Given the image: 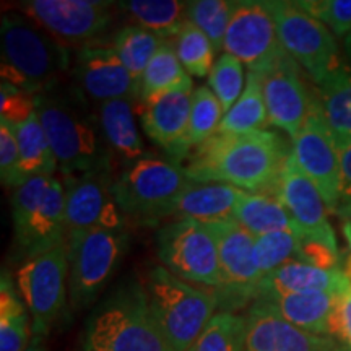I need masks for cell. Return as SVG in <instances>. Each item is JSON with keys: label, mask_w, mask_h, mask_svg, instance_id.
Masks as SVG:
<instances>
[{"label": "cell", "mask_w": 351, "mask_h": 351, "mask_svg": "<svg viewBox=\"0 0 351 351\" xmlns=\"http://www.w3.org/2000/svg\"><path fill=\"white\" fill-rule=\"evenodd\" d=\"M134 106H137V101L121 98L98 104L96 112L112 155L119 156L125 165L134 163L147 153L135 124Z\"/></svg>", "instance_id": "obj_25"}, {"label": "cell", "mask_w": 351, "mask_h": 351, "mask_svg": "<svg viewBox=\"0 0 351 351\" xmlns=\"http://www.w3.org/2000/svg\"><path fill=\"white\" fill-rule=\"evenodd\" d=\"M245 328L244 315L219 311L187 351H244Z\"/></svg>", "instance_id": "obj_34"}, {"label": "cell", "mask_w": 351, "mask_h": 351, "mask_svg": "<svg viewBox=\"0 0 351 351\" xmlns=\"http://www.w3.org/2000/svg\"><path fill=\"white\" fill-rule=\"evenodd\" d=\"M0 179L3 187L16 189L23 184L15 125L5 119H0Z\"/></svg>", "instance_id": "obj_41"}, {"label": "cell", "mask_w": 351, "mask_h": 351, "mask_svg": "<svg viewBox=\"0 0 351 351\" xmlns=\"http://www.w3.org/2000/svg\"><path fill=\"white\" fill-rule=\"evenodd\" d=\"M244 191L228 184L192 182L171 205L168 217L176 219H197L200 223L231 218Z\"/></svg>", "instance_id": "obj_23"}, {"label": "cell", "mask_w": 351, "mask_h": 351, "mask_svg": "<svg viewBox=\"0 0 351 351\" xmlns=\"http://www.w3.org/2000/svg\"><path fill=\"white\" fill-rule=\"evenodd\" d=\"M191 184L181 163L145 153L137 161L125 165L114 181L112 194L125 218L142 225H158Z\"/></svg>", "instance_id": "obj_6"}, {"label": "cell", "mask_w": 351, "mask_h": 351, "mask_svg": "<svg viewBox=\"0 0 351 351\" xmlns=\"http://www.w3.org/2000/svg\"><path fill=\"white\" fill-rule=\"evenodd\" d=\"M238 2L231 0H195L187 2V20L207 34L215 54L223 51L228 26Z\"/></svg>", "instance_id": "obj_35"}, {"label": "cell", "mask_w": 351, "mask_h": 351, "mask_svg": "<svg viewBox=\"0 0 351 351\" xmlns=\"http://www.w3.org/2000/svg\"><path fill=\"white\" fill-rule=\"evenodd\" d=\"M346 138H351V137H346Z\"/></svg>", "instance_id": "obj_47"}, {"label": "cell", "mask_w": 351, "mask_h": 351, "mask_svg": "<svg viewBox=\"0 0 351 351\" xmlns=\"http://www.w3.org/2000/svg\"><path fill=\"white\" fill-rule=\"evenodd\" d=\"M25 351H49L46 346V341H44V337H38V335H33L32 341H29L28 348Z\"/></svg>", "instance_id": "obj_45"}, {"label": "cell", "mask_w": 351, "mask_h": 351, "mask_svg": "<svg viewBox=\"0 0 351 351\" xmlns=\"http://www.w3.org/2000/svg\"><path fill=\"white\" fill-rule=\"evenodd\" d=\"M156 251L165 269L178 278L212 289L218 288V247L204 223L176 219L161 226L156 234Z\"/></svg>", "instance_id": "obj_12"}, {"label": "cell", "mask_w": 351, "mask_h": 351, "mask_svg": "<svg viewBox=\"0 0 351 351\" xmlns=\"http://www.w3.org/2000/svg\"><path fill=\"white\" fill-rule=\"evenodd\" d=\"M163 43L165 39L156 36L155 33L140 28L137 25H129L116 32L112 36L111 47L119 56L132 77L140 82L145 69Z\"/></svg>", "instance_id": "obj_33"}, {"label": "cell", "mask_w": 351, "mask_h": 351, "mask_svg": "<svg viewBox=\"0 0 351 351\" xmlns=\"http://www.w3.org/2000/svg\"><path fill=\"white\" fill-rule=\"evenodd\" d=\"M298 3L337 38L345 39L351 34V0H301Z\"/></svg>", "instance_id": "obj_40"}, {"label": "cell", "mask_w": 351, "mask_h": 351, "mask_svg": "<svg viewBox=\"0 0 351 351\" xmlns=\"http://www.w3.org/2000/svg\"><path fill=\"white\" fill-rule=\"evenodd\" d=\"M337 137L340 150L341 161V189H340V200L337 207V215L345 218L346 221H351V138Z\"/></svg>", "instance_id": "obj_43"}, {"label": "cell", "mask_w": 351, "mask_h": 351, "mask_svg": "<svg viewBox=\"0 0 351 351\" xmlns=\"http://www.w3.org/2000/svg\"><path fill=\"white\" fill-rule=\"evenodd\" d=\"M20 12L64 46H88L111 26L114 3L96 0H29Z\"/></svg>", "instance_id": "obj_14"}, {"label": "cell", "mask_w": 351, "mask_h": 351, "mask_svg": "<svg viewBox=\"0 0 351 351\" xmlns=\"http://www.w3.org/2000/svg\"><path fill=\"white\" fill-rule=\"evenodd\" d=\"M218 247L219 285L213 289L219 311L236 313L256 301L262 271L256 256V238L234 218L204 223Z\"/></svg>", "instance_id": "obj_10"}, {"label": "cell", "mask_w": 351, "mask_h": 351, "mask_svg": "<svg viewBox=\"0 0 351 351\" xmlns=\"http://www.w3.org/2000/svg\"><path fill=\"white\" fill-rule=\"evenodd\" d=\"M223 116H225V111L213 91L208 86L195 88L192 95V111L187 135L191 153L217 134Z\"/></svg>", "instance_id": "obj_37"}, {"label": "cell", "mask_w": 351, "mask_h": 351, "mask_svg": "<svg viewBox=\"0 0 351 351\" xmlns=\"http://www.w3.org/2000/svg\"><path fill=\"white\" fill-rule=\"evenodd\" d=\"M192 85L176 88L156 96L138 108L140 122L147 137L163 148L173 161L187 160L191 148L187 143L189 121L192 111Z\"/></svg>", "instance_id": "obj_20"}, {"label": "cell", "mask_w": 351, "mask_h": 351, "mask_svg": "<svg viewBox=\"0 0 351 351\" xmlns=\"http://www.w3.org/2000/svg\"><path fill=\"white\" fill-rule=\"evenodd\" d=\"M291 155L307 178L319 189L328 213H335L340 200L341 161L337 137L324 116L317 96L300 134L293 138Z\"/></svg>", "instance_id": "obj_13"}, {"label": "cell", "mask_w": 351, "mask_h": 351, "mask_svg": "<svg viewBox=\"0 0 351 351\" xmlns=\"http://www.w3.org/2000/svg\"><path fill=\"white\" fill-rule=\"evenodd\" d=\"M265 5L274 16L285 52L319 86L341 62L343 54L335 34L298 2L269 0Z\"/></svg>", "instance_id": "obj_9"}, {"label": "cell", "mask_w": 351, "mask_h": 351, "mask_svg": "<svg viewBox=\"0 0 351 351\" xmlns=\"http://www.w3.org/2000/svg\"><path fill=\"white\" fill-rule=\"evenodd\" d=\"M2 82L26 93L39 95L57 86L70 67L67 46L26 15L10 12L2 16Z\"/></svg>", "instance_id": "obj_4"}, {"label": "cell", "mask_w": 351, "mask_h": 351, "mask_svg": "<svg viewBox=\"0 0 351 351\" xmlns=\"http://www.w3.org/2000/svg\"><path fill=\"white\" fill-rule=\"evenodd\" d=\"M77 90L57 88L36 95V112L64 178L95 169H112V152L101 130L98 114L86 109Z\"/></svg>", "instance_id": "obj_2"}, {"label": "cell", "mask_w": 351, "mask_h": 351, "mask_svg": "<svg viewBox=\"0 0 351 351\" xmlns=\"http://www.w3.org/2000/svg\"><path fill=\"white\" fill-rule=\"evenodd\" d=\"M28 307L16 293L12 278L2 274L0 282V351H25L33 339Z\"/></svg>", "instance_id": "obj_30"}, {"label": "cell", "mask_w": 351, "mask_h": 351, "mask_svg": "<svg viewBox=\"0 0 351 351\" xmlns=\"http://www.w3.org/2000/svg\"><path fill=\"white\" fill-rule=\"evenodd\" d=\"M112 169H95L64 178L65 236L90 228L125 226V217L117 207L112 187Z\"/></svg>", "instance_id": "obj_17"}, {"label": "cell", "mask_w": 351, "mask_h": 351, "mask_svg": "<svg viewBox=\"0 0 351 351\" xmlns=\"http://www.w3.org/2000/svg\"><path fill=\"white\" fill-rule=\"evenodd\" d=\"M15 132L20 148L21 181L25 182L38 176H54L57 160L38 112L20 125H15Z\"/></svg>", "instance_id": "obj_32"}, {"label": "cell", "mask_w": 351, "mask_h": 351, "mask_svg": "<svg viewBox=\"0 0 351 351\" xmlns=\"http://www.w3.org/2000/svg\"><path fill=\"white\" fill-rule=\"evenodd\" d=\"M130 234L127 228H90L65 236L69 257V307L85 309L95 304L121 265Z\"/></svg>", "instance_id": "obj_8"}, {"label": "cell", "mask_w": 351, "mask_h": 351, "mask_svg": "<svg viewBox=\"0 0 351 351\" xmlns=\"http://www.w3.org/2000/svg\"><path fill=\"white\" fill-rule=\"evenodd\" d=\"M36 114V95L26 93L20 88L2 82L0 88V119L20 125Z\"/></svg>", "instance_id": "obj_42"}, {"label": "cell", "mask_w": 351, "mask_h": 351, "mask_svg": "<svg viewBox=\"0 0 351 351\" xmlns=\"http://www.w3.org/2000/svg\"><path fill=\"white\" fill-rule=\"evenodd\" d=\"M343 271L346 275V278H348V282L351 285V251L348 256H346V261H345V265H343Z\"/></svg>", "instance_id": "obj_46"}, {"label": "cell", "mask_w": 351, "mask_h": 351, "mask_svg": "<svg viewBox=\"0 0 351 351\" xmlns=\"http://www.w3.org/2000/svg\"><path fill=\"white\" fill-rule=\"evenodd\" d=\"M232 218L254 238L276 231H295L287 208L276 195L244 192L236 204Z\"/></svg>", "instance_id": "obj_28"}, {"label": "cell", "mask_w": 351, "mask_h": 351, "mask_svg": "<svg viewBox=\"0 0 351 351\" xmlns=\"http://www.w3.org/2000/svg\"><path fill=\"white\" fill-rule=\"evenodd\" d=\"M82 351H173L153 317L143 282L127 278L93 307Z\"/></svg>", "instance_id": "obj_3"}, {"label": "cell", "mask_w": 351, "mask_h": 351, "mask_svg": "<svg viewBox=\"0 0 351 351\" xmlns=\"http://www.w3.org/2000/svg\"><path fill=\"white\" fill-rule=\"evenodd\" d=\"M351 291V285L345 271L337 269H322L307 262H288L261 280L256 300L270 295L288 293H328L343 296Z\"/></svg>", "instance_id": "obj_22"}, {"label": "cell", "mask_w": 351, "mask_h": 351, "mask_svg": "<svg viewBox=\"0 0 351 351\" xmlns=\"http://www.w3.org/2000/svg\"><path fill=\"white\" fill-rule=\"evenodd\" d=\"M262 73L249 72L245 77V88L236 104L223 116L217 134L241 135L249 132L263 130L269 122L265 98H263Z\"/></svg>", "instance_id": "obj_31"}, {"label": "cell", "mask_w": 351, "mask_h": 351, "mask_svg": "<svg viewBox=\"0 0 351 351\" xmlns=\"http://www.w3.org/2000/svg\"><path fill=\"white\" fill-rule=\"evenodd\" d=\"M158 327L173 351H187L219 309L215 291L194 287L155 265L143 282Z\"/></svg>", "instance_id": "obj_5"}, {"label": "cell", "mask_w": 351, "mask_h": 351, "mask_svg": "<svg viewBox=\"0 0 351 351\" xmlns=\"http://www.w3.org/2000/svg\"><path fill=\"white\" fill-rule=\"evenodd\" d=\"M244 351H345L328 335L301 330L283 320L261 300L249 307Z\"/></svg>", "instance_id": "obj_21"}, {"label": "cell", "mask_w": 351, "mask_h": 351, "mask_svg": "<svg viewBox=\"0 0 351 351\" xmlns=\"http://www.w3.org/2000/svg\"><path fill=\"white\" fill-rule=\"evenodd\" d=\"M276 197L287 208L295 232L302 243L320 245L339 256V244L328 221L326 202L314 182L302 173L293 155L288 156L283 166Z\"/></svg>", "instance_id": "obj_16"}, {"label": "cell", "mask_w": 351, "mask_h": 351, "mask_svg": "<svg viewBox=\"0 0 351 351\" xmlns=\"http://www.w3.org/2000/svg\"><path fill=\"white\" fill-rule=\"evenodd\" d=\"M291 150L270 130L241 135L215 134L189 155L184 166L192 182L228 184L247 194L276 195Z\"/></svg>", "instance_id": "obj_1"}, {"label": "cell", "mask_w": 351, "mask_h": 351, "mask_svg": "<svg viewBox=\"0 0 351 351\" xmlns=\"http://www.w3.org/2000/svg\"><path fill=\"white\" fill-rule=\"evenodd\" d=\"M262 77L269 124L295 138L315 101V96L309 95L301 67L291 57L285 56Z\"/></svg>", "instance_id": "obj_18"}, {"label": "cell", "mask_w": 351, "mask_h": 351, "mask_svg": "<svg viewBox=\"0 0 351 351\" xmlns=\"http://www.w3.org/2000/svg\"><path fill=\"white\" fill-rule=\"evenodd\" d=\"M208 88L226 114L241 98L245 88L244 64L226 52L219 56L208 75Z\"/></svg>", "instance_id": "obj_39"}, {"label": "cell", "mask_w": 351, "mask_h": 351, "mask_svg": "<svg viewBox=\"0 0 351 351\" xmlns=\"http://www.w3.org/2000/svg\"><path fill=\"white\" fill-rule=\"evenodd\" d=\"M16 289L32 315L33 335L46 339L67 309L69 257L65 243L21 262L16 271Z\"/></svg>", "instance_id": "obj_11"}, {"label": "cell", "mask_w": 351, "mask_h": 351, "mask_svg": "<svg viewBox=\"0 0 351 351\" xmlns=\"http://www.w3.org/2000/svg\"><path fill=\"white\" fill-rule=\"evenodd\" d=\"M191 83L192 78L179 60L174 41H165L140 78L137 106L147 104L156 96L168 93L176 88L191 85Z\"/></svg>", "instance_id": "obj_29"}, {"label": "cell", "mask_w": 351, "mask_h": 351, "mask_svg": "<svg viewBox=\"0 0 351 351\" xmlns=\"http://www.w3.org/2000/svg\"><path fill=\"white\" fill-rule=\"evenodd\" d=\"M328 335L339 341L345 351H351V291L340 296L337 302L330 319Z\"/></svg>", "instance_id": "obj_44"}, {"label": "cell", "mask_w": 351, "mask_h": 351, "mask_svg": "<svg viewBox=\"0 0 351 351\" xmlns=\"http://www.w3.org/2000/svg\"><path fill=\"white\" fill-rule=\"evenodd\" d=\"M73 75L83 96L95 103L130 98L138 101V82L122 64L111 44H88L78 49Z\"/></svg>", "instance_id": "obj_19"}, {"label": "cell", "mask_w": 351, "mask_h": 351, "mask_svg": "<svg viewBox=\"0 0 351 351\" xmlns=\"http://www.w3.org/2000/svg\"><path fill=\"white\" fill-rule=\"evenodd\" d=\"M140 28L155 33L165 41H174L187 21V2L178 0H130L116 3Z\"/></svg>", "instance_id": "obj_27"}, {"label": "cell", "mask_w": 351, "mask_h": 351, "mask_svg": "<svg viewBox=\"0 0 351 351\" xmlns=\"http://www.w3.org/2000/svg\"><path fill=\"white\" fill-rule=\"evenodd\" d=\"M302 241L295 231H276L256 238V256L262 278L288 262H301Z\"/></svg>", "instance_id": "obj_38"}, {"label": "cell", "mask_w": 351, "mask_h": 351, "mask_svg": "<svg viewBox=\"0 0 351 351\" xmlns=\"http://www.w3.org/2000/svg\"><path fill=\"white\" fill-rule=\"evenodd\" d=\"M223 51L241 60L249 72L265 73L282 60L285 52L280 43L274 16L265 2H238L228 26Z\"/></svg>", "instance_id": "obj_15"}, {"label": "cell", "mask_w": 351, "mask_h": 351, "mask_svg": "<svg viewBox=\"0 0 351 351\" xmlns=\"http://www.w3.org/2000/svg\"><path fill=\"white\" fill-rule=\"evenodd\" d=\"M258 300L267 302L291 326L315 335H328L332 314L340 296L328 293H288L263 296Z\"/></svg>", "instance_id": "obj_24"}, {"label": "cell", "mask_w": 351, "mask_h": 351, "mask_svg": "<svg viewBox=\"0 0 351 351\" xmlns=\"http://www.w3.org/2000/svg\"><path fill=\"white\" fill-rule=\"evenodd\" d=\"M15 252L21 261L65 243V187L56 176H38L13 189Z\"/></svg>", "instance_id": "obj_7"}, {"label": "cell", "mask_w": 351, "mask_h": 351, "mask_svg": "<svg viewBox=\"0 0 351 351\" xmlns=\"http://www.w3.org/2000/svg\"><path fill=\"white\" fill-rule=\"evenodd\" d=\"M341 62L319 88V104L339 137H351V34L343 39Z\"/></svg>", "instance_id": "obj_26"}, {"label": "cell", "mask_w": 351, "mask_h": 351, "mask_svg": "<svg viewBox=\"0 0 351 351\" xmlns=\"http://www.w3.org/2000/svg\"><path fill=\"white\" fill-rule=\"evenodd\" d=\"M174 47L179 60L189 75L204 78L208 77L215 65V49L207 38L191 21H186L174 39Z\"/></svg>", "instance_id": "obj_36"}]
</instances>
